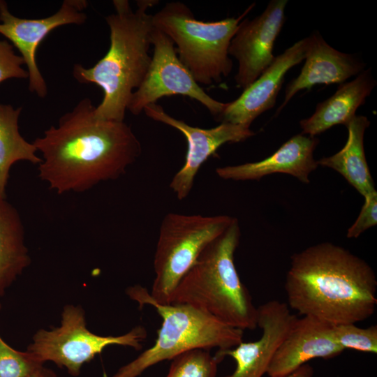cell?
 Masks as SVG:
<instances>
[{
	"label": "cell",
	"instance_id": "5bb4252c",
	"mask_svg": "<svg viewBox=\"0 0 377 377\" xmlns=\"http://www.w3.org/2000/svg\"><path fill=\"white\" fill-rule=\"evenodd\" d=\"M309 42V36L304 38L275 57L272 64L237 99L226 103L218 120L249 128L256 118L273 108L286 74L304 59Z\"/></svg>",
	"mask_w": 377,
	"mask_h": 377
},
{
	"label": "cell",
	"instance_id": "d4e9b609",
	"mask_svg": "<svg viewBox=\"0 0 377 377\" xmlns=\"http://www.w3.org/2000/svg\"><path fill=\"white\" fill-rule=\"evenodd\" d=\"M23 58L15 52L13 45L7 40H0V83L12 78H29L23 68Z\"/></svg>",
	"mask_w": 377,
	"mask_h": 377
},
{
	"label": "cell",
	"instance_id": "7c38bea8",
	"mask_svg": "<svg viewBox=\"0 0 377 377\" xmlns=\"http://www.w3.org/2000/svg\"><path fill=\"white\" fill-rule=\"evenodd\" d=\"M143 111L151 119L179 131L187 141L184 164L170 184L179 200H184L188 195L199 169L221 145L242 142L255 135L249 128L230 123H221L212 128L193 126L171 117L156 103L145 106Z\"/></svg>",
	"mask_w": 377,
	"mask_h": 377
},
{
	"label": "cell",
	"instance_id": "9a60e30c",
	"mask_svg": "<svg viewBox=\"0 0 377 377\" xmlns=\"http://www.w3.org/2000/svg\"><path fill=\"white\" fill-rule=\"evenodd\" d=\"M333 327L312 316H296L272 359L268 376L282 377L312 359H330L342 353L344 349L336 341Z\"/></svg>",
	"mask_w": 377,
	"mask_h": 377
},
{
	"label": "cell",
	"instance_id": "83f0119b",
	"mask_svg": "<svg viewBox=\"0 0 377 377\" xmlns=\"http://www.w3.org/2000/svg\"><path fill=\"white\" fill-rule=\"evenodd\" d=\"M27 377H58L56 373L49 369L45 367L43 365L40 366L31 374H30Z\"/></svg>",
	"mask_w": 377,
	"mask_h": 377
},
{
	"label": "cell",
	"instance_id": "603a6c76",
	"mask_svg": "<svg viewBox=\"0 0 377 377\" xmlns=\"http://www.w3.org/2000/svg\"><path fill=\"white\" fill-rule=\"evenodd\" d=\"M337 343L345 350L353 349L369 353H377V325L360 327L355 323L336 325L333 327Z\"/></svg>",
	"mask_w": 377,
	"mask_h": 377
},
{
	"label": "cell",
	"instance_id": "8992f818",
	"mask_svg": "<svg viewBox=\"0 0 377 377\" xmlns=\"http://www.w3.org/2000/svg\"><path fill=\"white\" fill-rule=\"evenodd\" d=\"M237 17L205 22L195 19L184 3H167L152 15L154 27L177 45L179 60L199 84L220 82L232 68L228 49L239 23L252 9Z\"/></svg>",
	"mask_w": 377,
	"mask_h": 377
},
{
	"label": "cell",
	"instance_id": "52a82bcc",
	"mask_svg": "<svg viewBox=\"0 0 377 377\" xmlns=\"http://www.w3.org/2000/svg\"><path fill=\"white\" fill-rule=\"evenodd\" d=\"M233 217L169 213L163 219L154 258L155 277L149 293L169 304L182 278L204 249L230 225Z\"/></svg>",
	"mask_w": 377,
	"mask_h": 377
},
{
	"label": "cell",
	"instance_id": "ba28073f",
	"mask_svg": "<svg viewBox=\"0 0 377 377\" xmlns=\"http://www.w3.org/2000/svg\"><path fill=\"white\" fill-rule=\"evenodd\" d=\"M147 335L142 325L120 336L98 335L88 330L84 309L80 306L68 304L63 308L61 325L50 330H38L27 351L43 363L53 362L60 368L66 369L70 375L77 376L82 367L107 346L119 345L139 350Z\"/></svg>",
	"mask_w": 377,
	"mask_h": 377
},
{
	"label": "cell",
	"instance_id": "484cf974",
	"mask_svg": "<svg viewBox=\"0 0 377 377\" xmlns=\"http://www.w3.org/2000/svg\"><path fill=\"white\" fill-rule=\"evenodd\" d=\"M377 223V192L364 197L360 213L347 231L348 238H357L366 230Z\"/></svg>",
	"mask_w": 377,
	"mask_h": 377
},
{
	"label": "cell",
	"instance_id": "4316f807",
	"mask_svg": "<svg viewBox=\"0 0 377 377\" xmlns=\"http://www.w3.org/2000/svg\"><path fill=\"white\" fill-rule=\"evenodd\" d=\"M313 368L309 364H304L291 374L282 377H312Z\"/></svg>",
	"mask_w": 377,
	"mask_h": 377
},
{
	"label": "cell",
	"instance_id": "277c9868",
	"mask_svg": "<svg viewBox=\"0 0 377 377\" xmlns=\"http://www.w3.org/2000/svg\"><path fill=\"white\" fill-rule=\"evenodd\" d=\"M240 235L239 222L234 218L182 278L170 304L193 306L242 330L256 329L258 308L242 282L234 260Z\"/></svg>",
	"mask_w": 377,
	"mask_h": 377
},
{
	"label": "cell",
	"instance_id": "30bf717a",
	"mask_svg": "<svg viewBox=\"0 0 377 377\" xmlns=\"http://www.w3.org/2000/svg\"><path fill=\"white\" fill-rule=\"evenodd\" d=\"M86 0H64L54 14L43 18L27 19L13 15L4 0H0V35L5 36L20 53L29 73V89L39 98L47 94V86L36 61L39 45L57 27L81 25L87 18Z\"/></svg>",
	"mask_w": 377,
	"mask_h": 377
},
{
	"label": "cell",
	"instance_id": "f1b7e54d",
	"mask_svg": "<svg viewBox=\"0 0 377 377\" xmlns=\"http://www.w3.org/2000/svg\"><path fill=\"white\" fill-rule=\"evenodd\" d=\"M1 303H0V310H1Z\"/></svg>",
	"mask_w": 377,
	"mask_h": 377
},
{
	"label": "cell",
	"instance_id": "7a4b0ae2",
	"mask_svg": "<svg viewBox=\"0 0 377 377\" xmlns=\"http://www.w3.org/2000/svg\"><path fill=\"white\" fill-rule=\"evenodd\" d=\"M284 286L289 308L333 325L367 320L377 305L373 269L348 249L330 242L293 254Z\"/></svg>",
	"mask_w": 377,
	"mask_h": 377
},
{
	"label": "cell",
	"instance_id": "8fae6325",
	"mask_svg": "<svg viewBox=\"0 0 377 377\" xmlns=\"http://www.w3.org/2000/svg\"><path fill=\"white\" fill-rule=\"evenodd\" d=\"M287 2L272 0L260 15L239 23L228 49L238 62L235 77L238 87L247 88L274 61V45L286 20Z\"/></svg>",
	"mask_w": 377,
	"mask_h": 377
},
{
	"label": "cell",
	"instance_id": "3957f363",
	"mask_svg": "<svg viewBox=\"0 0 377 377\" xmlns=\"http://www.w3.org/2000/svg\"><path fill=\"white\" fill-rule=\"evenodd\" d=\"M156 1H137L133 10L127 0H114V13L105 21L110 29V47L91 68L75 64L73 75L82 84L94 83L103 91L101 103L96 107L98 118L124 121L133 95L144 80L149 68L154 27L152 15L147 13Z\"/></svg>",
	"mask_w": 377,
	"mask_h": 377
},
{
	"label": "cell",
	"instance_id": "4fadbf2b",
	"mask_svg": "<svg viewBox=\"0 0 377 377\" xmlns=\"http://www.w3.org/2000/svg\"><path fill=\"white\" fill-rule=\"evenodd\" d=\"M296 316L286 303L269 300L258 307L257 326L262 334L256 341L239 343L232 348L217 350L221 362L226 356L236 362L235 371L223 377H262L267 371L278 347L285 338Z\"/></svg>",
	"mask_w": 377,
	"mask_h": 377
},
{
	"label": "cell",
	"instance_id": "cb8c5ba5",
	"mask_svg": "<svg viewBox=\"0 0 377 377\" xmlns=\"http://www.w3.org/2000/svg\"><path fill=\"white\" fill-rule=\"evenodd\" d=\"M43 364L29 351L11 348L0 337V377H27Z\"/></svg>",
	"mask_w": 377,
	"mask_h": 377
},
{
	"label": "cell",
	"instance_id": "9c48e42d",
	"mask_svg": "<svg viewBox=\"0 0 377 377\" xmlns=\"http://www.w3.org/2000/svg\"><path fill=\"white\" fill-rule=\"evenodd\" d=\"M154 52L147 75L133 93L127 110L140 114L145 106L164 97L182 95L195 99L205 106L216 119L226 103L209 96L179 60L174 43L154 27L152 32Z\"/></svg>",
	"mask_w": 377,
	"mask_h": 377
},
{
	"label": "cell",
	"instance_id": "d6986e66",
	"mask_svg": "<svg viewBox=\"0 0 377 377\" xmlns=\"http://www.w3.org/2000/svg\"><path fill=\"white\" fill-rule=\"evenodd\" d=\"M369 124L367 117L356 115L346 126L348 135L344 147L335 154L317 161L318 165L341 174L364 198L376 192L364 148V135Z\"/></svg>",
	"mask_w": 377,
	"mask_h": 377
},
{
	"label": "cell",
	"instance_id": "7402d4cb",
	"mask_svg": "<svg viewBox=\"0 0 377 377\" xmlns=\"http://www.w3.org/2000/svg\"><path fill=\"white\" fill-rule=\"evenodd\" d=\"M171 360L165 377H216L221 362L206 349L190 350Z\"/></svg>",
	"mask_w": 377,
	"mask_h": 377
},
{
	"label": "cell",
	"instance_id": "6da1fadb",
	"mask_svg": "<svg viewBox=\"0 0 377 377\" xmlns=\"http://www.w3.org/2000/svg\"><path fill=\"white\" fill-rule=\"evenodd\" d=\"M95 109L90 98L82 99L33 142L42 154L38 177L58 194L85 192L116 179L141 154L124 121L98 118Z\"/></svg>",
	"mask_w": 377,
	"mask_h": 377
},
{
	"label": "cell",
	"instance_id": "2e32d148",
	"mask_svg": "<svg viewBox=\"0 0 377 377\" xmlns=\"http://www.w3.org/2000/svg\"><path fill=\"white\" fill-rule=\"evenodd\" d=\"M318 142L316 137L297 134L262 161L218 168L216 172L222 179L237 181L258 180L267 175L284 173L308 184L310 173L318 166L313 158Z\"/></svg>",
	"mask_w": 377,
	"mask_h": 377
},
{
	"label": "cell",
	"instance_id": "e0dca14e",
	"mask_svg": "<svg viewBox=\"0 0 377 377\" xmlns=\"http://www.w3.org/2000/svg\"><path fill=\"white\" fill-rule=\"evenodd\" d=\"M310 42L300 73L286 86L279 112L302 89L318 84L342 83L363 71L364 64L351 54L341 52L328 45L318 33L309 36Z\"/></svg>",
	"mask_w": 377,
	"mask_h": 377
},
{
	"label": "cell",
	"instance_id": "ffe728a7",
	"mask_svg": "<svg viewBox=\"0 0 377 377\" xmlns=\"http://www.w3.org/2000/svg\"><path fill=\"white\" fill-rule=\"evenodd\" d=\"M31 262L17 209L0 198V297Z\"/></svg>",
	"mask_w": 377,
	"mask_h": 377
},
{
	"label": "cell",
	"instance_id": "5b68a950",
	"mask_svg": "<svg viewBox=\"0 0 377 377\" xmlns=\"http://www.w3.org/2000/svg\"><path fill=\"white\" fill-rule=\"evenodd\" d=\"M127 295L140 306L150 305L162 318L154 344L111 377H138L146 369L193 349L232 348L242 341L244 330L228 325L212 315L187 304H163L154 301L140 285Z\"/></svg>",
	"mask_w": 377,
	"mask_h": 377
},
{
	"label": "cell",
	"instance_id": "ac0fdd59",
	"mask_svg": "<svg viewBox=\"0 0 377 377\" xmlns=\"http://www.w3.org/2000/svg\"><path fill=\"white\" fill-rule=\"evenodd\" d=\"M376 84L370 70L362 71L353 80L341 84L332 96L317 105L311 117L300 121L302 134L315 137L337 124L346 127Z\"/></svg>",
	"mask_w": 377,
	"mask_h": 377
},
{
	"label": "cell",
	"instance_id": "44dd1931",
	"mask_svg": "<svg viewBox=\"0 0 377 377\" xmlns=\"http://www.w3.org/2000/svg\"><path fill=\"white\" fill-rule=\"evenodd\" d=\"M22 108L0 102V198H6V186L11 167L18 161L38 165L42 158L33 142L27 141L19 131Z\"/></svg>",
	"mask_w": 377,
	"mask_h": 377
}]
</instances>
